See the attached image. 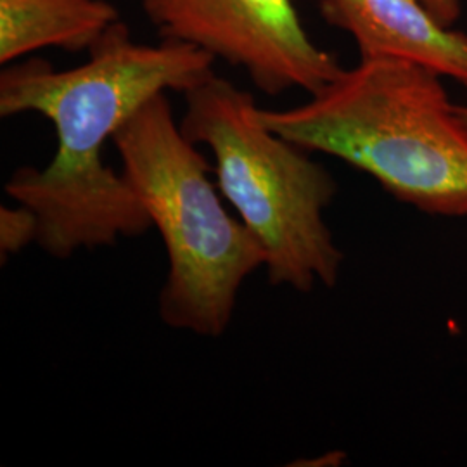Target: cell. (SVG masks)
<instances>
[{"label":"cell","mask_w":467,"mask_h":467,"mask_svg":"<svg viewBox=\"0 0 467 467\" xmlns=\"http://www.w3.org/2000/svg\"><path fill=\"white\" fill-rule=\"evenodd\" d=\"M457 111H459V117L462 118V121L466 123L467 127V106H462V104H457Z\"/></svg>","instance_id":"cell-10"},{"label":"cell","mask_w":467,"mask_h":467,"mask_svg":"<svg viewBox=\"0 0 467 467\" xmlns=\"http://www.w3.org/2000/svg\"><path fill=\"white\" fill-rule=\"evenodd\" d=\"M119 19L108 0H0V65L42 49L88 50Z\"/></svg>","instance_id":"cell-7"},{"label":"cell","mask_w":467,"mask_h":467,"mask_svg":"<svg viewBox=\"0 0 467 467\" xmlns=\"http://www.w3.org/2000/svg\"><path fill=\"white\" fill-rule=\"evenodd\" d=\"M38 237V220L30 208L17 204L0 208V251L2 254H17Z\"/></svg>","instance_id":"cell-8"},{"label":"cell","mask_w":467,"mask_h":467,"mask_svg":"<svg viewBox=\"0 0 467 467\" xmlns=\"http://www.w3.org/2000/svg\"><path fill=\"white\" fill-rule=\"evenodd\" d=\"M268 129L370 175L434 217H467V127L430 67L360 57L300 106L262 109Z\"/></svg>","instance_id":"cell-2"},{"label":"cell","mask_w":467,"mask_h":467,"mask_svg":"<svg viewBox=\"0 0 467 467\" xmlns=\"http://www.w3.org/2000/svg\"><path fill=\"white\" fill-rule=\"evenodd\" d=\"M322 17L355 40L360 57H400L467 87V34L420 0H318Z\"/></svg>","instance_id":"cell-6"},{"label":"cell","mask_w":467,"mask_h":467,"mask_svg":"<svg viewBox=\"0 0 467 467\" xmlns=\"http://www.w3.org/2000/svg\"><path fill=\"white\" fill-rule=\"evenodd\" d=\"M111 142L167 250L160 317L177 331L223 336L239 289L265 265L260 243L225 210L210 179L213 168L175 121L167 94L150 100Z\"/></svg>","instance_id":"cell-3"},{"label":"cell","mask_w":467,"mask_h":467,"mask_svg":"<svg viewBox=\"0 0 467 467\" xmlns=\"http://www.w3.org/2000/svg\"><path fill=\"white\" fill-rule=\"evenodd\" d=\"M436 19H440L443 25L453 26L462 15L461 0H420Z\"/></svg>","instance_id":"cell-9"},{"label":"cell","mask_w":467,"mask_h":467,"mask_svg":"<svg viewBox=\"0 0 467 467\" xmlns=\"http://www.w3.org/2000/svg\"><path fill=\"white\" fill-rule=\"evenodd\" d=\"M158 35L243 67L267 96L317 94L345 69L306 34L293 0H139Z\"/></svg>","instance_id":"cell-5"},{"label":"cell","mask_w":467,"mask_h":467,"mask_svg":"<svg viewBox=\"0 0 467 467\" xmlns=\"http://www.w3.org/2000/svg\"><path fill=\"white\" fill-rule=\"evenodd\" d=\"M88 52V61L71 69L32 57L0 73V117L36 113L56 130L49 165L17 168L5 184V192L36 215V244L54 258L150 231L137 192L102 161L104 142L156 96L185 94L215 75V59L204 50L165 38L142 44L121 19Z\"/></svg>","instance_id":"cell-1"},{"label":"cell","mask_w":467,"mask_h":467,"mask_svg":"<svg viewBox=\"0 0 467 467\" xmlns=\"http://www.w3.org/2000/svg\"><path fill=\"white\" fill-rule=\"evenodd\" d=\"M184 96L181 129L212 150L222 196L265 253L268 283L298 293L336 285L345 256L324 218L337 192L327 168L272 132L229 80L213 75Z\"/></svg>","instance_id":"cell-4"}]
</instances>
